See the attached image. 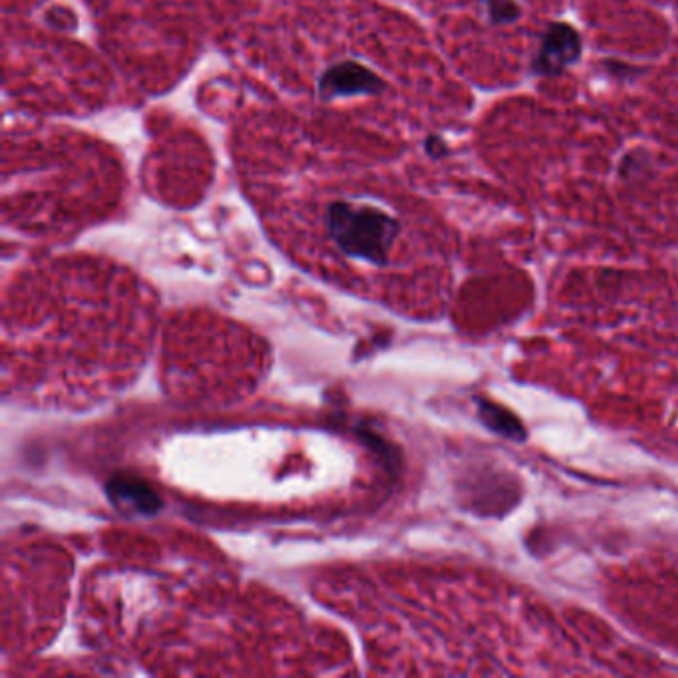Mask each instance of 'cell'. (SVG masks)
Masks as SVG:
<instances>
[{
    "instance_id": "cell-6",
    "label": "cell",
    "mask_w": 678,
    "mask_h": 678,
    "mask_svg": "<svg viewBox=\"0 0 678 678\" xmlns=\"http://www.w3.org/2000/svg\"><path fill=\"white\" fill-rule=\"evenodd\" d=\"M424 152L428 158L432 160H442L450 154V148L446 144V140L438 134H430L426 140H424Z\"/></svg>"
},
{
    "instance_id": "cell-3",
    "label": "cell",
    "mask_w": 678,
    "mask_h": 678,
    "mask_svg": "<svg viewBox=\"0 0 678 678\" xmlns=\"http://www.w3.org/2000/svg\"><path fill=\"white\" fill-rule=\"evenodd\" d=\"M386 82L368 66L356 60H340L329 66L319 78V96L329 102L344 96H378Z\"/></svg>"
},
{
    "instance_id": "cell-2",
    "label": "cell",
    "mask_w": 678,
    "mask_h": 678,
    "mask_svg": "<svg viewBox=\"0 0 678 678\" xmlns=\"http://www.w3.org/2000/svg\"><path fill=\"white\" fill-rule=\"evenodd\" d=\"M583 54L581 34L567 22H551L541 38L539 50L531 60V72L541 78L563 74L577 64Z\"/></svg>"
},
{
    "instance_id": "cell-5",
    "label": "cell",
    "mask_w": 678,
    "mask_h": 678,
    "mask_svg": "<svg viewBox=\"0 0 678 678\" xmlns=\"http://www.w3.org/2000/svg\"><path fill=\"white\" fill-rule=\"evenodd\" d=\"M488 22L494 26H508L519 20L521 6L517 0H484Z\"/></svg>"
},
{
    "instance_id": "cell-7",
    "label": "cell",
    "mask_w": 678,
    "mask_h": 678,
    "mask_svg": "<svg viewBox=\"0 0 678 678\" xmlns=\"http://www.w3.org/2000/svg\"><path fill=\"white\" fill-rule=\"evenodd\" d=\"M605 68L613 74V76H617V78H633V76H639L643 70L641 68H635V66H631V64H623V62H605Z\"/></svg>"
},
{
    "instance_id": "cell-4",
    "label": "cell",
    "mask_w": 678,
    "mask_h": 678,
    "mask_svg": "<svg viewBox=\"0 0 678 678\" xmlns=\"http://www.w3.org/2000/svg\"><path fill=\"white\" fill-rule=\"evenodd\" d=\"M480 416L486 422V426L492 428L496 434H502L511 440H521L525 436L521 422L509 410L498 404L480 400Z\"/></svg>"
},
{
    "instance_id": "cell-1",
    "label": "cell",
    "mask_w": 678,
    "mask_h": 678,
    "mask_svg": "<svg viewBox=\"0 0 678 678\" xmlns=\"http://www.w3.org/2000/svg\"><path fill=\"white\" fill-rule=\"evenodd\" d=\"M329 239L342 255L368 265H388L400 223L390 213L350 201H333L325 211Z\"/></svg>"
}]
</instances>
